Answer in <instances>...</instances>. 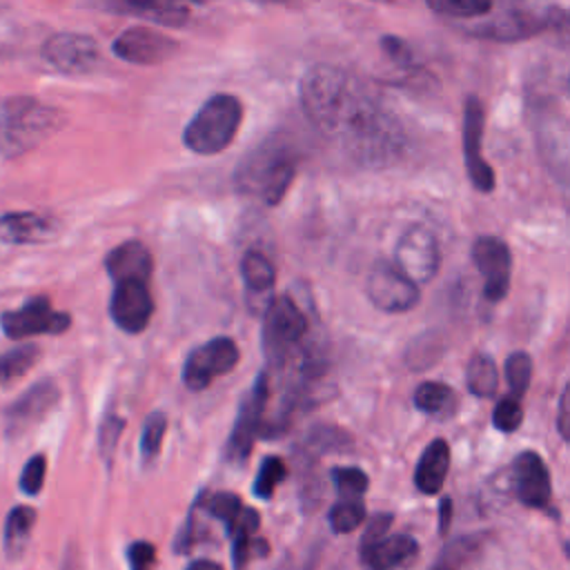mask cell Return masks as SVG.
<instances>
[{
	"mask_svg": "<svg viewBox=\"0 0 570 570\" xmlns=\"http://www.w3.org/2000/svg\"><path fill=\"white\" fill-rule=\"evenodd\" d=\"M122 428H125V421L118 414H114V412L105 414V419L100 423V430H98V445H100V454L107 463L114 456V450H116V443L120 439Z\"/></svg>",
	"mask_w": 570,
	"mask_h": 570,
	"instance_id": "obj_37",
	"label": "cell"
},
{
	"mask_svg": "<svg viewBox=\"0 0 570 570\" xmlns=\"http://www.w3.org/2000/svg\"><path fill=\"white\" fill-rule=\"evenodd\" d=\"M327 519L336 534L354 532L365 521V503L363 499H341L330 508Z\"/></svg>",
	"mask_w": 570,
	"mask_h": 570,
	"instance_id": "obj_30",
	"label": "cell"
},
{
	"mask_svg": "<svg viewBox=\"0 0 570 570\" xmlns=\"http://www.w3.org/2000/svg\"><path fill=\"white\" fill-rule=\"evenodd\" d=\"M568 387L561 392V396H559V414H557V428H559V434H561V439L563 441H568L570 439V432H568Z\"/></svg>",
	"mask_w": 570,
	"mask_h": 570,
	"instance_id": "obj_42",
	"label": "cell"
},
{
	"mask_svg": "<svg viewBox=\"0 0 570 570\" xmlns=\"http://www.w3.org/2000/svg\"><path fill=\"white\" fill-rule=\"evenodd\" d=\"M370 303L387 314H401L416 307L421 289L407 281L392 263H379L365 283Z\"/></svg>",
	"mask_w": 570,
	"mask_h": 570,
	"instance_id": "obj_11",
	"label": "cell"
},
{
	"mask_svg": "<svg viewBox=\"0 0 570 570\" xmlns=\"http://www.w3.org/2000/svg\"><path fill=\"white\" fill-rule=\"evenodd\" d=\"M238 345L229 336H216L189 352L183 367V383L191 392H203L216 376L227 374L238 363Z\"/></svg>",
	"mask_w": 570,
	"mask_h": 570,
	"instance_id": "obj_9",
	"label": "cell"
},
{
	"mask_svg": "<svg viewBox=\"0 0 570 570\" xmlns=\"http://www.w3.org/2000/svg\"><path fill=\"white\" fill-rule=\"evenodd\" d=\"M510 481H512L514 497L523 505L537 508V510L548 508L550 494H552V485H550L548 468H546L543 459L537 452L523 450L521 454L514 456Z\"/></svg>",
	"mask_w": 570,
	"mask_h": 570,
	"instance_id": "obj_18",
	"label": "cell"
},
{
	"mask_svg": "<svg viewBox=\"0 0 570 570\" xmlns=\"http://www.w3.org/2000/svg\"><path fill=\"white\" fill-rule=\"evenodd\" d=\"M40 356V347L33 343L18 345L4 354H0V385H9L27 374Z\"/></svg>",
	"mask_w": 570,
	"mask_h": 570,
	"instance_id": "obj_29",
	"label": "cell"
},
{
	"mask_svg": "<svg viewBox=\"0 0 570 570\" xmlns=\"http://www.w3.org/2000/svg\"><path fill=\"white\" fill-rule=\"evenodd\" d=\"M523 423V407L519 403L517 396H503L499 399V403L494 405V412H492V425L503 432V434H510V432H517Z\"/></svg>",
	"mask_w": 570,
	"mask_h": 570,
	"instance_id": "obj_36",
	"label": "cell"
},
{
	"mask_svg": "<svg viewBox=\"0 0 570 570\" xmlns=\"http://www.w3.org/2000/svg\"><path fill=\"white\" fill-rule=\"evenodd\" d=\"M483 118H485V114H483L481 98L476 94H468L465 102H463V129H461L465 167H468L472 185L479 191L490 194L497 187V178H494L492 167L483 160V154H481Z\"/></svg>",
	"mask_w": 570,
	"mask_h": 570,
	"instance_id": "obj_12",
	"label": "cell"
},
{
	"mask_svg": "<svg viewBox=\"0 0 570 570\" xmlns=\"http://www.w3.org/2000/svg\"><path fill=\"white\" fill-rule=\"evenodd\" d=\"M296 174V160L287 154L263 149L256 156H247L240 171L236 174V183L245 191H254L267 205L281 203L285 191L289 189Z\"/></svg>",
	"mask_w": 570,
	"mask_h": 570,
	"instance_id": "obj_5",
	"label": "cell"
},
{
	"mask_svg": "<svg viewBox=\"0 0 570 570\" xmlns=\"http://www.w3.org/2000/svg\"><path fill=\"white\" fill-rule=\"evenodd\" d=\"M465 385L468 392L481 399H490L499 387V370L492 356L474 354L465 367Z\"/></svg>",
	"mask_w": 570,
	"mask_h": 570,
	"instance_id": "obj_26",
	"label": "cell"
},
{
	"mask_svg": "<svg viewBox=\"0 0 570 570\" xmlns=\"http://www.w3.org/2000/svg\"><path fill=\"white\" fill-rule=\"evenodd\" d=\"M178 42L151 27L136 24L125 29L111 45L116 58L131 65H158L174 56Z\"/></svg>",
	"mask_w": 570,
	"mask_h": 570,
	"instance_id": "obj_14",
	"label": "cell"
},
{
	"mask_svg": "<svg viewBox=\"0 0 570 570\" xmlns=\"http://www.w3.org/2000/svg\"><path fill=\"white\" fill-rule=\"evenodd\" d=\"M450 470V445L445 439H434L423 450L416 470H414V485L423 494H436L448 476Z\"/></svg>",
	"mask_w": 570,
	"mask_h": 570,
	"instance_id": "obj_21",
	"label": "cell"
},
{
	"mask_svg": "<svg viewBox=\"0 0 570 570\" xmlns=\"http://www.w3.org/2000/svg\"><path fill=\"white\" fill-rule=\"evenodd\" d=\"M60 390L51 379L33 383L22 396H18L4 410V430L9 436H18L42 421L49 410L58 403Z\"/></svg>",
	"mask_w": 570,
	"mask_h": 570,
	"instance_id": "obj_17",
	"label": "cell"
},
{
	"mask_svg": "<svg viewBox=\"0 0 570 570\" xmlns=\"http://www.w3.org/2000/svg\"><path fill=\"white\" fill-rule=\"evenodd\" d=\"M45 60L62 73H87L100 60L98 42L87 33H53L42 47Z\"/></svg>",
	"mask_w": 570,
	"mask_h": 570,
	"instance_id": "obj_15",
	"label": "cell"
},
{
	"mask_svg": "<svg viewBox=\"0 0 570 570\" xmlns=\"http://www.w3.org/2000/svg\"><path fill=\"white\" fill-rule=\"evenodd\" d=\"M185 570H223V566L212 561V559H196Z\"/></svg>",
	"mask_w": 570,
	"mask_h": 570,
	"instance_id": "obj_45",
	"label": "cell"
},
{
	"mask_svg": "<svg viewBox=\"0 0 570 570\" xmlns=\"http://www.w3.org/2000/svg\"><path fill=\"white\" fill-rule=\"evenodd\" d=\"M392 521H394V517L390 512H376L370 519V523H367V528H365V532L361 537V552H365L367 548L379 543L383 537H387V530H390Z\"/></svg>",
	"mask_w": 570,
	"mask_h": 570,
	"instance_id": "obj_41",
	"label": "cell"
},
{
	"mask_svg": "<svg viewBox=\"0 0 570 570\" xmlns=\"http://www.w3.org/2000/svg\"><path fill=\"white\" fill-rule=\"evenodd\" d=\"M105 269L114 283L142 281L147 283L154 272L151 252L140 240H125L105 256Z\"/></svg>",
	"mask_w": 570,
	"mask_h": 570,
	"instance_id": "obj_20",
	"label": "cell"
},
{
	"mask_svg": "<svg viewBox=\"0 0 570 570\" xmlns=\"http://www.w3.org/2000/svg\"><path fill=\"white\" fill-rule=\"evenodd\" d=\"M129 570H154L156 568V548L149 541H134L127 548Z\"/></svg>",
	"mask_w": 570,
	"mask_h": 570,
	"instance_id": "obj_40",
	"label": "cell"
},
{
	"mask_svg": "<svg viewBox=\"0 0 570 570\" xmlns=\"http://www.w3.org/2000/svg\"><path fill=\"white\" fill-rule=\"evenodd\" d=\"M269 399V376L267 372H261L254 381V385L247 390V394L240 401L229 441H227V459L234 463H243L254 445V439L261 436L263 428V412L267 407Z\"/></svg>",
	"mask_w": 570,
	"mask_h": 570,
	"instance_id": "obj_8",
	"label": "cell"
},
{
	"mask_svg": "<svg viewBox=\"0 0 570 570\" xmlns=\"http://www.w3.org/2000/svg\"><path fill=\"white\" fill-rule=\"evenodd\" d=\"M381 47H383L385 56H387L392 62H396L399 67H414L412 49H410V45H407L403 38L392 36V33H385V36L381 38Z\"/></svg>",
	"mask_w": 570,
	"mask_h": 570,
	"instance_id": "obj_39",
	"label": "cell"
},
{
	"mask_svg": "<svg viewBox=\"0 0 570 570\" xmlns=\"http://www.w3.org/2000/svg\"><path fill=\"white\" fill-rule=\"evenodd\" d=\"M33 523H36V510L29 505H16L7 514L4 537H2L7 559H18L24 552L27 541L33 530Z\"/></svg>",
	"mask_w": 570,
	"mask_h": 570,
	"instance_id": "obj_25",
	"label": "cell"
},
{
	"mask_svg": "<svg viewBox=\"0 0 570 570\" xmlns=\"http://www.w3.org/2000/svg\"><path fill=\"white\" fill-rule=\"evenodd\" d=\"M0 325L9 338H27L36 334H62L71 325V316L56 312L47 296H36L20 309L4 312Z\"/></svg>",
	"mask_w": 570,
	"mask_h": 570,
	"instance_id": "obj_13",
	"label": "cell"
},
{
	"mask_svg": "<svg viewBox=\"0 0 570 570\" xmlns=\"http://www.w3.org/2000/svg\"><path fill=\"white\" fill-rule=\"evenodd\" d=\"M45 472H47V459L42 454H36L31 456L24 468H22V474H20V490L24 494H38L42 483H45Z\"/></svg>",
	"mask_w": 570,
	"mask_h": 570,
	"instance_id": "obj_38",
	"label": "cell"
},
{
	"mask_svg": "<svg viewBox=\"0 0 570 570\" xmlns=\"http://www.w3.org/2000/svg\"><path fill=\"white\" fill-rule=\"evenodd\" d=\"M305 332L307 318L303 309L289 296L272 298L263 321V352L267 363L283 367L287 358L301 347Z\"/></svg>",
	"mask_w": 570,
	"mask_h": 570,
	"instance_id": "obj_4",
	"label": "cell"
},
{
	"mask_svg": "<svg viewBox=\"0 0 570 570\" xmlns=\"http://www.w3.org/2000/svg\"><path fill=\"white\" fill-rule=\"evenodd\" d=\"M243 120V105L232 94H214L191 116L183 131L189 151L212 156L229 147Z\"/></svg>",
	"mask_w": 570,
	"mask_h": 570,
	"instance_id": "obj_3",
	"label": "cell"
},
{
	"mask_svg": "<svg viewBox=\"0 0 570 570\" xmlns=\"http://www.w3.org/2000/svg\"><path fill=\"white\" fill-rule=\"evenodd\" d=\"M109 11L118 13H131L138 18H145L149 22L163 24V27H183L189 20V9L178 2H154V0H122V2H109L105 4Z\"/></svg>",
	"mask_w": 570,
	"mask_h": 570,
	"instance_id": "obj_23",
	"label": "cell"
},
{
	"mask_svg": "<svg viewBox=\"0 0 570 570\" xmlns=\"http://www.w3.org/2000/svg\"><path fill=\"white\" fill-rule=\"evenodd\" d=\"M532 379V356L528 352H512L505 358V381L510 385L512 396H523V392L530 387Z\"/></svg>",
	"mask_w": 570,
	"mask_h": 570,
	"instance_id": "obj_35",
	"label": "cell"
},
{
	"mask_svg": "<svg viewBox=\"0 0 570 570\" xmlns=\"http://www.w3.org/2000/svg\"><path fill=\"white\" fill-rule=\"evenodd\" d=\"M414 405L416 410L434 416H443L445 412L456 407V394L450 385L439 381H423L414 390Z\"/></svg>",
	"mask_w": 570,
	"mask_h": 570,
	"instance_id": "obj_27",
	"label": "cell"
},
{
	"mask_svg": "<svg viewBox=\"0 0 570 570\" xmlns=\"http://www.w3.org/2000/svg\"><path fill=\"white\" fill-rule=\"evenodd\" d=\"M165 430H167V414L163 410L149 412L140 432V454L147 463L158 456Z\"/></svg>",
	"mask_w": 570,
	"mask_h": 570,
	"instance_id": "obj_32",
	"label": "cell"
},
{
	"mask_svg": "<svg viewBox=\"0 0 570 570\" xmlns=\"http://www.w3.org/2000/svg\"><path fill=\"white\" fill-rule=\"evenodd\" d=\"M472 261L483 276V296L490 303H501L510 292L512 254L505 240L483 234L472 245Z\"/></svg>",
	"mask_w": 570,
	"mask_h": 570,
	"instance_id": "obj_10",
	"label": "cell"
},
{
	"mask_svg": "<svg viewBox=\"0 0 570 570\" xmlns=\"http://www.w3.org/2000/svg\"><path fill=\"white\" fill-rule=\"evenodd\" d=\"M60 229L53 216L36 212H7L0 216V240L13 245H31L51 240Z\"/></svg>",
	"mask_w": 570,
	"mask_h": 570,
	"instance_id": "obj_19",
	"label": "cell"
},
{
	"mask_svg": "<svg viewBox=\"0 0 570 570\" xmlns=\"http://www.w3.org/2000/svg\"><path fill=\"white\" fill-rule=\"evenodd\" d=\"M394 267L416 287L428 285L441 267V247L434 232L425 225L407 227L396 240Z\"/></svg>",
	"mask_w": 570,
	"mask_h": 570,
	"instance_id": "obj_6",
	"label": "cell"
},
{
	"mask_svg": "<svg viewBox=\"0 0 570 570\" xmlns=\"http://www.w3.org/2000/svg\"><path fill=\"white\" fill-rule=\"evenodd\" d=\"M240 276L247 287L252 305H256V301H263L261 305H263V309H267V305L272 303L269 292L276 283V272H274V265L269 263V258L265 254H261L258 249H247L240 261Z\"/></svg>",
	"mask_w": 570,
	"mask_h": 570,
	"instance_id": "obj_24",
	"label": "cell"
},
{
	"mask_svg": "<svg viewBox=\"0 0 570 570\" xmlns=\"http://www.w3.org/2000/svg\"><path fill=\"white\" fill-rule=\"evenodd\" d=\"M198 505L207 510V514H212L214 519H218L225 530H227V537L229 532L234 530V525L238 523L245 505L240 503L238 494H232V492H214L209 497H205V492L198 497Z\"/></svg>",
	"mask_w": 570,
	"mask_h": 570,
	"instance_id": "obj_28",
	"label": "cell"
},
{
	"mask_svg": "<svg viewBox=\"0 0 570 570\" xmlns=\"http://www.w3.org/2000/svg\"><path fill=\"white\" fill-rule=\"evenodd\" d=\"M307 118L336 138L356 160L379 165L392 160L403 145L396 116L354 76L332 65L309 67L298 85Z\"/></svg>",
	"mask_w": 570,
	"mask_h": 570,
	"instance_id": "obj_1",
	"label": "cell"
},
{
	"mask_svg": "<svg viewBox=\"0 0 570 570\" xmlns=\"http://www.w3.org/2000/svg\"><path fill=\"white\" fill-rule=\"evenodd\" d=\"M65 116L31 96L9 98L0 109V154L16 158L62 127Z\"/></svg>",
	"mask_w": 570,
	"mask_h": 570,
	"instance_id": "obj_2",
	"label": "cell"
},
{
	"mask_svg": "<svg viewBox=\"0 0 570 570\" xmlns=\"http://www.w3.org/2000/svg\"><path fill=\"white\" fill-rule=\"evenodd\" d=\"M154 314V298L147 283L142 281H120L114 283L109 316L127 334H140Z\"/></svg>",
	"mask_w": 570,
	"mask_h": 570,
	"instance_id": "obj_16",
	"label": "cell"
},
{
	"mask_svg": "<svg viewBox=\"0 0 570 570\" xmlns=\"http://www.w3.org/2000/svg\"><path fill=\"white\" fill-rule=\"evenodd\" d=\"M287 474V468L283 463V459L278 456H267L263 459L258 472H256V479H254V485H252V492L256 499H272L274 490L278 488V483L285 479Z\"/></svg>",
	"mask_w": 570,
	"mask_h": 570,
	"instance_id": "obj_33",
	"label": "cell"
},
{
	"mask_svg": "<svg viewBox=\"0 0 570 570\" xmlns=\"http://www.w3.org/2000/svg\"><path fill=\"white\" fill-rule=\"evenodd\" d=\"M419 550V543L410 534H392L383 537L379 543L361 552L363 566L367 570H394L410 561Z\"/></svg>",
	"mask_w": 570,
	"mask_h": 570,
	"instance_id": "obj_22",
	"label": "cell"
},
{
	"mask_svg": "<svg viewBox=\"0 0 570 570\" xmlns=\"http://www.w3.org/2000/svg\"><path fill=\"white\" fill-rule=\"evenodd\" d=\"M330 479L341 499H361L370 485L367 474L354 465H338L330 470Z\"/></svg>",
	"mask_w": 570,
	"mask_h": 570,
	"instance_id": "obj_31",
	"label": "cell"
},
{
	"mask_svg": "<svg viewBox=\"0 0 570 570\" xmlns=\"http://www.w3.org/2000/svg\"><path fill=\"white\" fill-rule=\"evenodd\" d=\"M552 7L539 11V9H523V7H512L503 13H499L492 20L479 22L474 27H468L465 31L472 33L474 38L483 40H494V42H517L532 38L534 33H541L543 29L554 27L559 20L563 22L566 18H554Z\"/></svg>",
	"mask_w": 570,
	"mask_h": 570,
	"instance_id": "obj_7",
	"label": "cell"
},
{
	"mask_svg": "<svg viewBox=\"0 0 570 570\" xmlns=\"http://www.w3.org/2000/svg\"><path fill=\"white\" fill-rule=\"evenodd\" d=\"M450 519H452V499L443 497L441 505H439V532L445 534L450 528Z\"/></svg>",
	"mask_w": 570,
	"mask_h": 570,
	"instance_id": "obj_43",
	"label": "cell"
},
{
	"mask_svg": "<svg viewBox=\"0 0 570 570\" xmlns=\"http://www.w3.org/2000/svg\"><path fill=\"white\" fill-rule=\"evenodd\" d=\"M428 7L445 18H479L494 9L488 0H430Z\"/></svg>",
	"mask_w": 570,
	"mask_h": 570,
	"instance_id": "obj_34",
	"label": "cell"
},
{
	"mask_svg": "<svg viewBox=\"0 0 570 570\" xmlns=\"http://www.w3.org/2000/svg\"><path fill=\"white\" fill-rule=\"evenodd\" d=\"M461 561H463V557H454L452 550H448L439 557V561L432 566V570H459Z\"/></svg>",
	"mask_w": 570,
	"mask_h": 570,
	"instance_id": "obj_44",
	"label": "cell"
}]
</instances>
